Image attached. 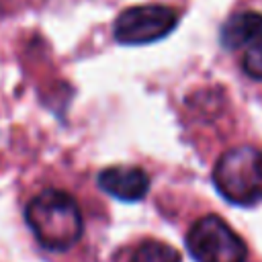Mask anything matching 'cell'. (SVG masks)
Listing matches in <instances>:
<instances>
[{
	"label": "cell",
	"mask_w": 262,
	"mask_h": 262,
	"mask_svg": "<svg viewBox=\"0 0 262 262\" xmlns=\"http://www.w3.org/2000/svg\"><path fill=\"white\" fill-rule=\"evenodd\" d=\"M213 182L221 196L233 205L250 207L262 201V151L239 145L223 151L213 168Z\"/></svg>",
	"instance_id": "2"
},
{
	"label": "cell",
	"mask_w": 262,
	"mask_h": 262,
	"mask_svg": "<svg viewBox=\"0 0 262 262\" xmlns=\"http://www.w3.org/2000/svg\"><path fill=\"white\" fill-rule=\"evenodd\" d=\"M242 70L252 80L262 82V37L250 41L242 49Z\"/></svg>",
	"instance_id": "8"
},
{
	"label": "cell",
	"mask_w": 262,
	"mask_h": 262,
	"mask_svg": "<svg viewBox=\"0 0 262 262\" xmlns=\"http://www.w3.org/2000/svg\"><path fill=\"white\" fill-rule=\"evenodd\" d=\"M180 20V12L164 4H137L125 8L113 27V35L123 45H147L168 37Z\"/></svg>",
	"instance_id": "4"
},
{
	"label": "cell",
	"mask_w": 262,
	"mask_h": 262,
	"mask_svg": "<svg viewBox=\"0 0 262 262\" xmlns=\"http://www.w3.org/2000/svg\"><path fill=\"white\" fill-rule=\"evenodd\" d=\"M98 186L119 201H141L149 190V176L139 166H111L98 174Z\"/></svg>",
	"instance_id": "5"
},
{
	"label": "cell",
	"mask_w": 262,
	"mask_h": 262,
	"mask_svg": "<svg viewBox=\"0 0 262 262\" xmlns=\"http://www.w3.org/2000/svg\"><path fill=\"white\" fill-rule=\"evenodd\" d=\"M129 262H180V254L166 242L145 239L133 248Z\"/></svg>",
	"instance_id": "7"
},
{
	"label": "cell",
	"mask_w": 262,
	"mask_h": 262,
	"mask_svg": "<svg viewBox=\"0 0 262 262\" xmlns=\"http://www.w3.org/2000/svg\"><path fill=\"white\" fill-rule=\"evenodd\" d=\"M262 37V14L254 10H239L233 12L221 25V45L229 51H242L250 41Z\"/></svg>",
	"instance_id": "6"
},
{
	"label": "cell",
	"mask_w": 262,
	"mask_h": 262,
	"mask_svg": "<svg viewBox=\"0 0 262 262\" xmlns=\"http://www.w3.org/2000/svg\"><path fill=\"white\" fill-rule=\"evenodd\" d=\"M186 248L196 262H246V242L217 215L196 219L186 233Z\"/></svg>",
	"instance_id": "3"
},
{
	"label": "cell",
	"mask_w": 262,
	"mask_h": 262,
	"mask_svg": "<svg viewBox=\"0 0 262 262\" xmlns=\"http://www.w3.org/2000/svg\"><path fill=\"white\" fill-rule=\"evenodd\" d=\"M25 221L35 239L51 252H66L84 233V217L78 201L61 188H43L25 207Z\"/></svg>",
	"instance_id": "1"
}]
</instances>
